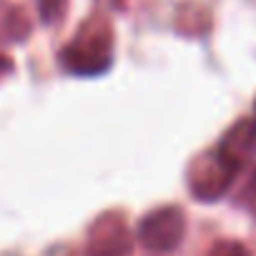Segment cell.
I'll return each mask as SVG.
<instances>
[{"label":"cell","instance_id":"cell-12","mask_svg":"<svg viewBox=\"0 0 256 256\" xmlns=\"http://www.w3.org/2000/svg\"><path fill=\"white\" fill-rule=\"evenodd\" d=\"M251 120H254V126H256V103H254V118H251Z\"/></svg>","mask_w":256,"mask_h":256},{"label":"cell","instance_id":"cell-4","mask_svg":"<svg viewBox=\"0 0 256 256\" xmlns=\"http://www.w3.org/2000/svg\"><path fill=\"white\" fill-rule=\"evenodd\" d=\"M86 251H88V256H131L134 236L128 231L123 214H118V211L100 214L88 228Z\"/></svg>","mask_w":256,"mask_h":256},{"label":"cell","instance_id":"cell-10","mask_svg":"<svg viewBox=\"0 0 256 256\" xmlns=\"http://www.w3.org/2000/svg\"><path fill=\"white\" fill-rule=\"evenodd\" d=\"M241 198H244V204H246V206H254V208H256V171L251 174V178H248V184H246V188H244Z\"/></svg>","mask_w":256,"mask_h":256},{"label":"cell","instance_id":"cell-1","mask_svg":"<svg viewBox=\"0 0 256 256\" xmlns=\"http://www.w3.org/2000/svg\"><path fill=\"white\" fill-rule=\"evenodd\" d=\"M113 26L106 16L93 13L60 50V66L80 78L100 76L113 63Z\"/></svg>","mask_w":256,"mask_h":256},{"label":"cell","instance_id":"cell-9","mask_svg":"<svg viewBox=\"0 0 256 256\" xmlns=\"http://www.w3.org/2000/svg\"><path fill=\"white\" fill-rule=\"evenodd\" d=\"M208 256H251V251L241 244V241H234V238H221L211 246Z\"/></svg>","mask_w":256,"mask_h":256},{"label":"cell","instance_id":"cell-2","mask_svg":"<svg viewBox=\"0 0 256 256\" xmlns=\"http://www.w3.org/2000/svg\"><path fill=\"white\" fill-rule=\"evenodd\" d=\"M236 176H238V168L234 164H228L216 148L196 156L188 164V171H186L191 196L196 201H206V204L218 201L231 188Z\"/></svg>","mask_w":256,"mask_h":256},{"label":"cell","instance_id":"cell-3","mask_svg":"<svg viewBox=\"0 0 256 256\" xmlns=\"http://www.w3.org/2000/svg\"><path fill=\"white\" fill-rule=\"evenodd\" d=\"M186 234V214L178 206H161L144 216L138 224V241L148 251L168 254L181 246Z\"/></svg>","mask_w":256,"mask_h":256},{"label":"cell","instance_id":"cell-6","mask_svg":"<svg viewBox=\"0 0 256 256\" xmlns=\"http://www.w3.org/2000/svg\"><path fill=\"white\" fill-rule=\"evenodd\" d=\"M30 33V20L18 6L0 10V40H26Z\"/></svg>","mask_w":256,"mask_h":256},{"label":"cell","instance_id":"cell-7","mask_svg":"<svg viewBox=\"0 0 256 256\" xmlns=\"http://www.w3.org/2000/svg\"><path fill=\"white\" fill-rule=\"evenodd\" d=\"M178 30L181 33H188V36H198V33H206L208 30V13L201 10V8H181L178 13Z\"/></svg>","mask_w":256,"mask_h":256},{"label":"cell","instance_id":"cell-5","mask_svg":"<svg viewBox=\"0 0 256 256\" xmlns=\"http://www.w3.org/2000/svg\"><path fill=\"white\" fill-rule=\"evenodd\" d=\"M216 151L234 164L238 171L246 166V161L256 154V126L251 118H244L238 123H234L228 131L224 134L221 144L216 146Z\"/></svg>","mask_w":256,"mask_h":256},{"label":"cell","instance_id":"cell-11","mask_svg":"<svg viewBox=\"0 0 256 256\" xmlns=\"http://www.w3.org/2000/svg\"><path fill=\"white\" fill-rule=\"evenodd\" d=\"M13 70H16L13 58H10V56H6V53H0V80H6Z\"/></svg>","mask_w":256,"mask_h":256},{"label":"cell","instance_id":"cell-8","mask_svg":"<svg viewBox=\"0 0 256 256\" xmlns=\"http://www.w3.org/2000/svg\"><path fill=\"white\" fill-rule=\"evenodd\" d=\"M68 13V0H38V16L46 26H56Z\"/></svg>","mask_w":256,"mask_h":256}]
</instances>
